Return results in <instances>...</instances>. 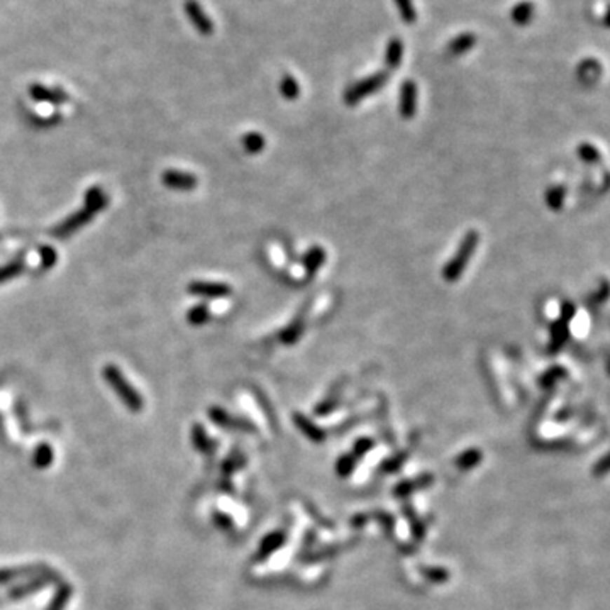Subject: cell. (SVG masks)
Masks as SVG:
<instances>
[{"mask_svg":"<svg viewBox=\"0 0 610 610\" xmlns=\"http://www.w3.org/2000/svg\"><path fill=\"white\" fill-rule=\"evenodd\" d=\"M478 241H480L478 231H468L465 238H463L461 243H459L456 253H454L453 258L449 259V263H446L445 268H442V278H445L446 282L454 283L459 276L463 275V271L466 270L468 263H470L471 256H473L475 251H477Z\"/></svg>","mask_w":610,"mask_h":610,"instance_id":"6da1fadb","label":"cell"},{"mask_svg":"<svg viewBox=\"0 0 610 610\" xmlns=\"http://www.w3.org/2000/svg\"><path fill=\"white\" fill-rule=\"evenodd\" d=\"M102 375H104L105 381L112 386L114 392L117 393V397L128 405V409H131L133 412H140L142 409V398L140 393H137V390L129 384L128 378L122 375V372L116 365L105 366Z\"/></svg>","mask_w":610,"mask_h":610,"instance_id":"7a4b0ae2","label":"cell"},{"mask_svg":"<svg viewBox=\"0 0 610 610\" xmlns=\"http://www.w3.org/2000/svg\"><path fill=\"white\" fill-rule=\"evenodd\" d=\"M386 80H388V73L380 72L372 76H366V79L360 80L355 85H351V87L344 92L346 105H356L358 102H361L363 99H366V97L372 95V93L378 92L386 83Z\"/></svg>","mask_w":610,"mask_h":610,"instance_id":"3957f363","label":"cell"},{"mask_svg":"<svg viewBox=\"0 0 610 610\" xmlns=\"http://www.w3.org/2000/svg\"><path fill=\"white\" fill-rule=\"evenodd\" d=\"M97 214L99 212H97L95 209H92L90 205H85L83 209L76 210V212H73L70 217L61 221L58 226L53 229V236H56V238H68V236L75 234L76 231L81 229L83 226H87Z\"/></svg>","mask_w":610,"mask_h":610,"instance_id":"277c9868","label":"cell"},{"mask_svg":"<svg viewBox=\"0 0 610 610\" xmlns=\"http://www.w3.org/2000/svg\"><path fill=\"white\" fill-rule=\"evenodd\" d=\"M189 292L192 295L203 297V299H222V297L233 294V288L222 282H202V280H197V282L189 283Z\"/></svg>","mask_w":610,"mask_h":610,"instance_id":"5b68a950","label":"cell"},{"mask_svg":"<svg viewBox=\"0 0 610 610\" xmlns=\"http://www.w3.org/2000/svg\"><path fill=\"white\" fill-rule=\"evenodd\" d=\"M163 185L168 187L172 190H180V192H189L197 187V177L194 173L182 172V170H166L161 175Z\"/></svg>","mask_w":610,"mask_h":610,"instance_id":"8992f818","label":"cell"},{"mask_svg":"<svg viewBox=\"0 0 610 610\" xmlns=\"http://www.w3.org/2000/svg\"><path fill=\"white\" fill-rule=\"evenodd\" d=\"M185 14H187V18L190 19V22H192L195 26V29L201 32V34H205V36L212 34L214 32L212 20L209 19V15L205 14V11L202 9L201 4H198L197 0H187Z\"/></svg>","mask_w":610,"mask_h":610,"instance_id":"52a82bcc","label":"cell"},{"mask_svg":"<svg viewBox=\"0 0 610 610\" xmlns=\"http://www.w3.org/2000/svg\"><path fill=\"white\" fill-rule=\"evenodd\" d=\"M398 109H400V116L404 117V119H412V117L416 116V111H417V85H416V81L405 80L404 83H402L400 104H398Z\"/></svg>","mask_w":610,"mask_h":610,"instance_id":"ba28073f","label":"cell"},{"mask_svg":"<svg viewBox=\"0 0 610 610\" xmlns=\"http://www.w3.org/2000/svg\"><path fill=\"white\" fill-rule=\"evenodd\" d=\"M29 95L38 102H48V104H65L68 100L67 92H63L61 88L55 87H46V85L34 83L29 87Z\"/></svg>","mask_w":610,"mask_h":610,"instance_id":"9c48e42d","label":"cell"},{"mask_svg":"<svg viewBox=\"0 0 610 610\" xmlns=\"http://www.w3.org/2000/svg\"><path fill=\"white\" fill-rule=\"evenodd\" d=\"M551 343H549V353L551 355H555V353H558L561 348H563L564 344H567L568 337H569V327L567 323H563V320H555V323L551 324Z\"/></svg>","mask_w":610,"mask_h":610,"instance_id":"30bf717a","label":"cell"},{"mask_svg":"<svg viewBox=\"0 0 610 610\" xmlns=\"http://www.w3.org/2000/svg\"><path fill=\"white\" fill-rule=\"evenodd\" d=\"M325 262V251L320 246H312L307 253L304 255V266L309 275H316L317 270L323 266Z\"/></svg>","mask_w":610,"mask_h":610,"instance_id":"8fae6325","label":"cell"},{"mask_svg":"<svg viewBox=\"0 0 610 610\" xmlns=\"http://www.w3.org/2000/svg\"><path fill=\"white\" fill-rule=\"evenodd\" d=\"M477 44V36L471 34V32H463V34H459L449 43V46H447V51L451 53V55L459 56L463 55V53L470 51L471 48Z\"/></svg>","mask_w":610,"mask_h":610,"instance_id":"7c38bea8","label":"cell"},{"mask_svg":"<svg viewBox=\"0 0 610 610\" xmlns=\"http://www.w3.org/2000/svg\"><path fill=\"white\" fill-rule=\"evenodd\" d=\"M404 58V44L398 38L390 39L388 46L385 51V63L388 68H397Z\"/></svg>","mask_w":610,"mask_h":610,"instance_id":"4fadbf2b","label":"cell"},{"mask_svg":"<svg viewBox=\"0 0 610 610\" xmlns=\"http://www.w3.org/2000/svg\"><path fill=\"white\" fill-rule=\"evenodd\" d=\"M241 144L244 148V151L250 153V154H258L262 153L264 149V146H266V141H264L263 134L259 133H248L244 134Z\"/></svg>","mask_w":610,"mask_h":610,"instance_id":"5bb4252c","label":"cell"},{"mask_svg":"<svg viewBox=\"0 0 610 610\" xmlns=\"http://www.w3.org/2000/svg\"><path fill=\"white\" fill-rule=\"evenodd\" d=\"M107 202H109L107 195H105V192L100 189V187H92V189H88V192L85 194V203L92 205L97 212H102V210L107 207Z\"/></svg>","mask_w":610,"mask_h":610,"instance_id":"9a60e30c","label":"cell"},{"mask_svg":"<svg viewBox=\"0 0 610 610\" xmlns=\"http://www.w3.org/2000/svg\"><path fill=\"white\" fill-rule=\"evenodd\" d=\"M280 93H282L283 99L287 100H295L300 95V85L292 75H285L282 81H280Z\"/></svg>","mask_w":610,"mask_h":610,"instance_id":"2e32d148","label":"cell"},{"mask_svg":"<svg viewBox=\"0 0 610 610\" xmlns=\"http://www.w3.org/2000/svg\"><path fill=\"white\" fill-rule=\"evenodd\" d=\"M209 319H210V309L209 305L205 304L194 305V307L189 311V314H187V320H189L192 325H202Z\"/></svg>","mask_w":610,"mask_h":610,"instance_id":"e0dca14e","label":"cell"},{"mask_svg":"<svg viewBox=\"0 0 610 610\" xmlns=\"http://www.w3.org/2000/svg\"><path fill=\"white\" fill-rule=\"evenodd\" d=\"M532 12H534V6L531 2H520L512 9V20L519 26H526L532 19Z\"/></svg>","mask_w":610,"mask_h":610,"instance_id":"ac0fdd59","label":"cell"},{"mask_svg":"<svg viewBox=\"0 0 610 610\" xmlns=\"http://www.w3.org/2000/svg\"><path fill=\"white\" fill-rule=\"evenodd\" d=\"M564 197H567V190H564V187H551V189L546 192V202L548 207L551 210H561L563 209V203H564Z\"/></svg>","mask_w":610,"mask_h":610,"instance_id":"d6986e66","label":"cell"},{"mask_svg":"<svg viewBox=\"0 0 610 610\" xmlns=\"http://www.w3.org/2000/svg\"><path fill=\"white\" fill-rule=\"evenodd\" d=\"M22 271H24L22 259H14V262H9L7 264H4V266H0V283L9 282V280L19 276L20 273H22Z\"/></svg>","mask_w":610,"mask_h":610,"instance_id":"ffe728a7","label":"cell"},{"mask_svg":"<svg viewBox=\"0 0 610 610\" xmlns=\"http://www.w3.org/2000/svg\"><path fill=\"white\" fill-rule=\"evenodd\" d=\"M578 156L580 160L587 163H597L600 160L599 149H597L593 144H590V142H581L578 146Z\"/></svg>","mask_w":610,"mask_h":610,"instance_id":"44dd1931","label":"cell"},{"mask_svg":"<svg viewBox=\"0 0 610 610\" xmlns=\"http://www.w3.org/2000/svg\"><path fill=\"white\" fill-rule=\"evenodd\" d=\"M302 334V324L295 323L292 325H288L285 331L280 332V341L285 344H294L297 339H299V336Z\"/></svg>","mask_w":610,"mask_h":610,"instance_id":"7402d4cb","label":"cell"},{"mask_svg":"<svg viewBox=\"0 0 610 610\" xmlns=\"http://www.w3.org/2000/svg\"><path fill=\"white\" fill-rule=\"evenodd\" d=\"M398 11H400L402 19L405 22H414L416 20V9H414L412 0H395Z\"/></svg>","mask_w":610,"mask_h":610,"instance_id":"603a6c76","label":"cell"},{"mask_svg":"<svg viewBox=\"0 0 610 610\" xmlns=\"http://www.w3.org/2000/svg\"><path fill=\"white\" fill-rule=\"evenodd\" d=\"M39 255H41V263H43V268H50L56 263V251L53 250V248L43 246L39 250Z\"/></svg>","mask_w":610,"mask_h":610,"instance_id":"cb8c5ba5","label":"cell"},{"mask_svg":"<svg viewBox=\"0 0 610 610\" xmlns=\"http://www.w3.org/2000/svg\"><path fill=\"white\" fill-rule=\"evenodd\" d=\"M575 314H576V307H575V304H571V302H564L563 305H561L560 320H563V323L569 324V320H571L573 317H575Z\"/></svg>","mask_w":610,"mask_h":610,"instance_id":"d4e9b609","label":"cell"},{"mask_svg":"<svg viewBox=\"0 0 610 610\" xmlns=\"http://www.w3.org/2000/svg\"><path fill=\"white\" fill-rule=\"evenodd\" d=\"M560 375H564V370L561 368V366H553V368H549L548 372L543 375V378H541V384H544V385L553 384V381H555Z\"/></svg>","mask_w":610,"mask_h":610,"instance_id":"484cf974","label":"cell"}]
</instances>
